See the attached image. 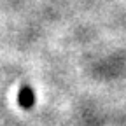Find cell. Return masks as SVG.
I'll return each instance as SVG.
<instances>
[{
    "mask_svg": "<svg viewBox=\"0 0 126 126\" xmlns=\"http://www.w3.org/2000/svg\"><path fill=\"white\" fill-rule=\"evenodd\" d=\"M18 102H19V105L23 109H30L32 105H33L35 94H33V91H32V88H28V86H23L21 88V91L18 94Z\"/></svg>",
    "mask_w": 126,
    "mask_h": 126,
    "instance_id": "6da1fadb",
    "label": "cell"
}]
</instances>
